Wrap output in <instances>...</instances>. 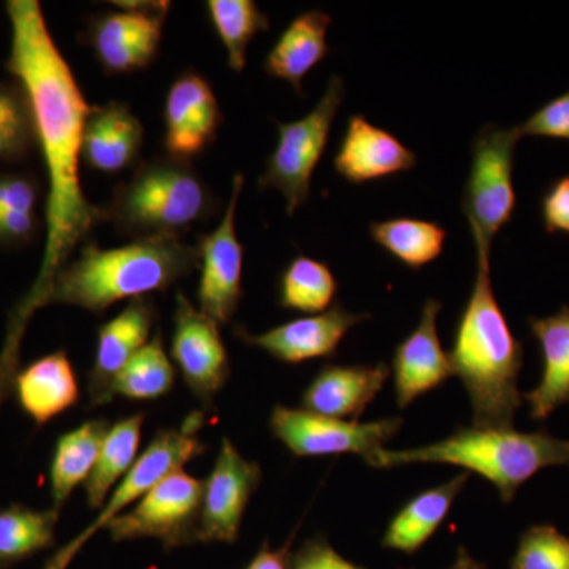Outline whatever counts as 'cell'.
Here are the masks:
<instances>
[{"label":"cell","instance_id":"cell-21","mask_svg":"<svg viewBox=\"0 0 569 569\" xmlns=\"http://www.w3.org/2000/svg\"><path fill=\"white\" fill-rule=\"evenodd\" d=\"M391 369L387 362L366 365H325L307 385L302 410L321 417L358 421L383 389Z\"/></svg>","mask_w":569,"mask_h":569},{"label":"cell","instance_id":"cell-20","mask_svg":"<svg viewBox=\"0 0 569 569\" xmlns=\"http://www.w3.org/2000/svg\"><path fill=\"white\" fill-rule=\"evenodd\" d=\"M142 146L144 127L129 103L111 100L91 107L81 149V162L89 170L104 176L121 174L137 167Z\"/></svg>","mask_w":569,"mask_h":569},{"label":"cell","instance_id":"cell-24","mask_svg":"<svg viewBox=\"0 0 569 569\" xmlns=\"http://www.w3.org/2000/svg\"><path fill=\"white\" fill-rule=\"evenodd\" d=\"M331 22V17L323 10H307L298 14L266 54L264 73L288 82L302 96V82L307 74L329 54L328 31Z\"/></svg>","mask_w":569,"mask_h":569},{"label":"cell","instance_id":"cell-30","mask_svg":"<svg viewBox=\"0 0 569 569\" xmlns=\"http://www.w3.org/2000/svg\"><path fill=\"white\" fill-rule=\"evenodd\" d=\"M337 280L331 268L316 258L299 254L279 277L277 301L284 310L318 316L331 309Z\"/></svg>","mask_w":569,"mask_h":569},{"label":"cell","instance_id":"cell-5","mask_svg":"<svg viewBox=\"0 0 569 569\" xmlns=\"http://www.w3.org/2000/svg\"><path fill=\"white\" fill-rule=\"evenodd\" d=\"M104 222L137 239H181L194 224L211 219L219 200L189 160L153 157L112 190L102 206Z\"/></svg>","mask_w":569,"mask_h":569},{"label":"cell","instance_id":"cell-19","mask_svg":"<svg viewBox=\"0 0 569 569\" xmlns=\"http://www.w3.org/2000/svg\"><path fill=\"white\" fill-rule=\"evenodd\" d=\"M417 163V153L362 114L348 118L346 133L332 160L336 173L355 186L406 173Z\"/></svg>","mask_w":569,"mask_h":569},{"label":"cell","instance_id":"cell-2","mask_svg":"<svg viewBox=\"0 0 569 569\" xmlns=\"http://www.w3.org/2000/svg\"><path fill=\"white\" fill-rule=\"evenodd\" d=\"M477 246V276L449 351L452 376L470 399L473 426L515 427L523 403V346L512 335L490 280V249Z\"/></svg>","mask_w":569,"mask_h":569},{"label":"cell","instance_id":"cell-7","mask_svg":"<svg viewBox=\"0 0 569 569\" xmlns=\"http://www.w3.org/2000/svg\"><path fill=\"white\" fill-rule=\"evenodd\" d=\"M204 417L201 411L187 417L179 429H162L156 433L152 443L146 448L133 467L123 475L114 488V493L108 498L99 516L78 535L69 545L54 553L43 569H67L78 552L84 548L97 533L103 530L112 519L121 515L122 509L129 508L146 493L151 492L163 478L183 468L190 460L204 455L206 447L198 437V430L203 427Z\"/></svg>","mask_w":569,"mask_h":569},{"label":"cell","instance_id":"cell-36","mask_svg":"<svg viewBox=\"0 0 569 569\" xmlns=\"http://www.w3.org/2000/svg\"><path fill=\"white\" fill-rule=\"evenodd\" d=\"M41 192L40 179L32 173H0V213L36 212Z\"/></svg>","mask_w":569,"mask_h":569},{"label":"cell","instance_id":"cell-9","mask_svg":"<svg viewBox=\"0 0 569 569\" xmlns=\"http://www.w3.org/2000/svg\"><path fill=\"white\" fill-rule=\"evenodd\" d=\"M201 496L203 481L179 468L104 529L116 542L159 539L167 552L193 545L197 542Z\"/></svg>","mask_w":569,"mask_h":569},{"label":"cell","instance_id":"cell-31","mask_svg":"<svg viewBox=\"0 0 569 569\" xmlns=\"http://www.w3.org/2000/svg\"><path fill=\"white\" fill-rule=\"evenodd\" d=\"M209 21L227 51V62L234 73L244 71L247 51L258 33L271 29L268 14L253 0H209Z\"/></svg>","mask_w":569,"mask_h":569},{"label":"cell","instance_id":"cell-10","mask_svg":"<svg viewBox=\"0 0 569 569\" xmlns=\"http://www.w3.org/2000/svg\"><path fill=\"white\" fill-rule=\"evenodd\" d=\"M269 427L296 458L358 455L366 460L399 433L402 419L347 421L321 417L302 408L276 406Z\"/></svg>","mask_w":569,"mask_h":569},{"label":"cell","instance_id":"cell-18","mask_svg":"<svg viewBox=\"0 0 569 569\" xmlns=\"http://www.w3.org/2000/svg\"><path fill=\"white\" fill-rule=\"evenodd\" d=\"M441 307L437 299H427L417 328L396 347L391 372L399 408H407L452 377L451 359L437 331Z\"/></svg>","mask_w":569,"mask_h":569},{"label":"cell","instance_id":"cell-25","mask_svg":"<svg viewBox=\"0 0 569 569\" xmlns=\"http://www.w3.org/2000/svg\"><path fill=\"white\" fill-rule=\"evenodd\" d=\"M468 478V471H463L445 485L427 489L408 500L396 512L395 518L389 520L381 546L407 556L417 553L448 518L460 490L466 488Z\"/></svg>","mask_w":569,"mask_h":569},{"label":"cell","instance_id":"cell-26","mask_svg":"<svg viewBox=\"0 0 569 569\" xmlns=\"http://www.w3.org/2000/svg\"><path fill=\"white\" fill-rule=\"evenodd\" d=\"M110 427L107 419H91L58 438L50 466L52 508L61 511L71 492L91 477Z\"/></svg>","mask_w":569,"mask_h":569},{"label":"cell","instance_id":"cell-4","mask_svg":"<svg viewBox=\"0 0 569 569\" xmlns=\"http://www.w3.org/2000/svg\"><path fill=\"white\" fill-rule=\"evenodd\" d=\"M367 466L392 468L410 463H448L481 475L511 503L520 486L542 468L569 467V440L548 430L519 432L515 427H460L452 436L426 447L380 449Z\"/></svg>","mask_w":569,"mask_h":569},{"label":"cell","instance_id":"cell-37","mask_svg":"<svg viewBox=\"0 0 569 569\" xmlns=\"http://www.w3.org/2000/svg\"><path fill=\"white\" fill-rule=\"evenodd\" d=\"M290 569H366L343 559L328 539H307L301 548L291 553Z\"/></svg>","mask_w":569,"mask_h":569},{"label":"cell","instance_id":"cell-6","mask_svg":"<svg viewBox=\"0 0 569 569\" xmlns=\"http://www.w3.org/2000/svg\"><path fill=\"white\" fill-rule=\"evenodd\" d=\"M343 99L346 82L340 77H332L320 102L309 114L293 122H277L279 140L266 159L258 189L282 193L288 216H293L309 201L313 171L323 157Z\"/></svg>","mask_w":569,"mask_h":569},{"label":"cell","instance_id":"cell-3","mask_svg":"<svg viewBox=\"0 0 569 569\" xmlns=\"http://www.w3.org/2000/svg\"><path fill=\"white\" fill-rule=\"evenodd\" d=\"M198 266V247L181 239H137L114 249L86 242L77 260L69 261L52 279L40 307L74 306L103 316L122 299L170 290Z\"/></svg>","mask_w":569,"mask_h":569},{"label":"cell","instance_id":"cell-11","mask_svg":"<svg viewBox=\"0 0 569 569\" xmlns=\"http://www.w3.org/2000/svg\"><path fill=\"white\" fill-rule=\"evenodd\" d=\"M170 2L149 10H107L86 20L81 41L110 77L148 69L159 56Z\"/></svg>","mask_w":569,"mask_h":569},{"label":"cell","instance_id":"cell-8","mask_svg":"<svg viewBox=\"0 0 569 569\" xmlns=\"http://www.w3.org/2000/svg\"><path fill=\"white\" fill-rule=\"evenodd\" d=\"M518 127L488 126L471 144L470 173L463 190L462 211L475 244L492 246L498 231L516 211L515 173Z\"/></svg>","mask_w":569,"mask_h":569},{"label":"cell","instance_id":"cell-35","mask_svg":"<svg viewBox=\"0 0 569 569\" xmlns=\"http://www.w3.org/2000/svg\"><path fill=\"white\" fill-rule=\"evenodd\" d=\"M518 127L520 138H550L569 142V89L542 104Z\"/></svg>","mask_w":569,"mask_h":569},{"label":"cell","instance_id":"cell-16","mask_svg":"<svg viewBox=\"0 0 569 569\" xmlns=\"http://www.w3.org/2000/svg\"><path fill=\"white\" fill-rule=\"evenodd\" d=\"M366 320H370L369 313L350 312L336 302L323 313L296 318L261 335H252L244 326H236L234 336L283 365L298 366L310 359L335 358L350 329Z\"/></svg>","mask_w":569,"mask_h":569},{"label":"cell","instance_id":"cell-28","mask_svg":"<svg viewBox=\"0 0 569 569\" xmlns=\"http://www.w3.org/2000/svg\"><path fill=\"white\" fill-rule=\"evenodd\" d=\"M61 511L10 505L0 509V569H10L56 545Z\"/></svg>","mask_w":569,"mask_h":569},{"label":"cell","instance_id":"cell-15","mask_svg":"<svg viewBox=\"0 0 569 569\" xmlns=\"http://www.w3.org/2000/svg\"><path fill=\"white\" fill-rule=\"evenodd\" d=\"M224 121L211 82L192 69L182 71L168 89L163 108L167 156L189 160L208 151Z\"/></svg>","mask_w":569,"mask_h":569},{"label":"cell","instance_id":"cell-32","mask_svg":"<svg viewBox=\"0 0 569 569\" xmlns=\"http://www.w3.org/2000/svg\"><path fill=\"white\" fill-rule=\"evenodd\" d=\"M174 380L173 362L164 351L162 332L157 331L116 377L112 392L129 400H157L170 395Z\"/></svg>","mask_w":569,"mask_h":569},{"label":"cell","instance_id":"cell-40","mask_svg":"<svg viewBox=\"0 0 569 569\" xmlns=\"http://www.w3.org/2000/svg\"><path fill=\"white\" fill-rule=\"evenodd\" d=\"M296 531L280 549H272L269 541H264L257 556L250 560L244 569H290L291 545H293Z\"/></svg>","mask_w":569,"mask_h":569},{"label":"cell","instance_id":"cell-38","mask_svg":"<svg viewBox=\"0 0 569 569\" xmlns=\"http://www.w3.org/2000/svg\"><path fill=\"white\" fill-rule=\"evenodd\" d=\"M541 219L549 234L569 236V174L549 183L541 197Z\"/></svg>","mask_w":569,"mask_h":569},{"label":"cell","instance_id":"cell-29","mask_svg":"<svg viewBox=\"0 0 569 569\" xmlns=\"http://www.w3.org/2000/svg\"><path fill=\"white\" fill-rule=\"evenodd\" d=\"M370 238L385 252L410 269L433 263L445 250L448 233L441 224L429 220L395 217L369 224Z\"/></svg>","mask_w":569,"mask_h":569},{"label":"cell","instance_id":"cell-14","mask_svg":"<svg viewBox=\"0 0 569 569\" xmlns=\"http://www.w3.org/2000/svg\"><path fill=\"white\" fill-rule=\"evenodd\" d=\"M261 481L260 463L246 459L233 441L223 437L212 471L203 481L197 542L234 545L246 509Z\"/></svg>","mask_w":569,"mask_h":569},{"label":"cell","instance_id":"cell-39","mask_svg":"<svg viewBox=\"0 0 569 569\" xmlns=\"http://www.w3.org/2000/svg\"><path fill=\"white\" fill-rule=\"evenodd\" d=\"M41 227L37 212H2L0 213V247L20 249L32 244Z\"/></svg>","mask_w":569,"mask_h":569},{"label":"cell","instance_id":"cell-22","mask_svg":"<svg viewBox=\"0 0 569 569\" xmlns=\"http://www.w3.org/2000/svg\"><path fill=\"white\" fill-rule=\"evenodd\" d=\"M13 392L22 413L43 427L80 402L77 372L66 350L41 356L17 372Z\"/></svg>","mask_w":569,"mask_h":569},{"label":"cell","instance_id":"cell-27","mask_svg":"<svg viewBox=\"0 0 569 569\" xmlns=\"http://www.w3.org/2000/svg\"><path fill=\"white\" fill-rule=\"evenodd\" d=\"M144 418V413L132 415L119 419L108 430L91 477L82 485L89 508L102 509L111 489L118 486L123 475L137 462Z\"/></svg>","mask_w":569,"mask_h":569},{"label":"cell","instance_id":"cell-23","mask_svg":"<svg viewBox=\"0 0 569 569\" xmlns=\"http://www.w3.org/2000/svg\"><path fill=\"white\" fill-rule=\"evenodd\" d=\"M529 326L541 350L542 372L538 387L523 395V402L529 403L531 419L546 421L569 403V306L549 317H531Z\"/></svg>","mask_w":569,"mask_h":569},{"label":"cell","instance_id":"cell-13","mask_svg":"<svg viewBox=\"0 0 569 569\" xmlns=\"http://www.w3.org/2000/svg\"><path fill=\"white\" fill-rule=\"evenodd\" d=\"M171 358L194 399L212 408L230 380L231 365L220 326L204 316L182 291L176 296Z\"/></svg>","mask_w":569,"mask_h":569},{"label":"cell","instance_id":"cell-41","mask_svg":"<svg viewBox=\"0 0 569 569\" xmlns=\"http://www.w3.org/2000/svg\"><path fill=\"white\" fill-rule=\"evenodd\" d=\"M451 569H485V565L475 560L466 549L459 548L458 557Z\"/></svg>","mask_w":569,"mask_h":569},{"label":"cell","instance_id":"cell-33","mask_svg":"<svg viewBox=\"0 0 569 569\" xmlns=\"http://www.w3.org/2000/svg\"><path fill=\"white\" fill-rule=\"evenodd\" d=\"M39 149L36 114L20 81L0 80V163H20Z\"/></svg>","mask_w":569,"mask_h":569},{"label":"cell","instance_id":"cell-17","mask_svg":"<svg viewBox=\"0 0 569 569\" xmlns=\"http://www.w3.org/2000/svg\"><path fill=\"white\" fill-rule=\"evenodd\" d=\"M157 321V307L148 296L132 299L119 316L97 331L96 355L88 378L89 408L107 406L116 399V377L127 362L149 342Z\"/></svg>","mask_w":569,"mask_h":569},{"label":"cell","instance_id":"cell-1","mask_svg":"<svg viewBox=\"0 0 569 569\" xmlns=\"http://www.w3.org/2000/svg\"><path fill=\"white\" fill-rule=\"evenodd\" d=\"M10 56L6 69L24 86L36 114L39 151L47 167L48 238L39 279L14 313L10 337L17 339L26 320L39 309L44 291L71 253L104 222L102 206L91 203L81 186L82 132L91 104L52 39L37 0H9Z\"/></svg>","mask_w":569,"mask_h":569},{"label":"cell","instance_id":"cell-34","mask_svg":"<svg viewBox=\"0 0 569 569\" xmlns=\"http://www.w3.org/2000/svg\"><path fill=\"white\" fill-rule=\"evenodd\" d=\"M509 569H569V537L550 523L529 527Z\"/></svg>","mask_w":569,"mask_h":569},{"label":"cell","instance_id":"cell-12","mask_svg":"<svg viewBox=\"0 0 569 569\" xmlns=\"http://www.w3.org/2000/svg\"><path fill=\"white\" fill-rule=\"evenodd\" d=\"M244 174H234L230 201L219 227L198 238L201 277L197 298L201 312L219 326L233 320L244 298L242 290V266L244 246L236 234V211L244 189Z\"/></svg>","mask_w":569,"mask_h":569}]
</instances>
